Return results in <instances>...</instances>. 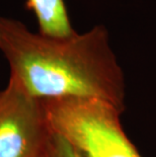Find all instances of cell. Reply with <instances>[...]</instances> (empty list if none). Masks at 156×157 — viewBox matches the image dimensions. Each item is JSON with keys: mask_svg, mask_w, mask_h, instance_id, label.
I'll return each instance as SVG.
<instances>
[{"mask_svg": "<svg viewBox=\"0 0 156 157\" xmlns=\"http://www.w3.org/2000/svg\"><path fill=\"white\" fill-rule=\"evenodd\" d=\"M0 52L8 80L40 101L90 98L125 109L126 82L105 26L50 38L0 16Z\"/></svg>", "mask_w": 156, "mask_h": 157, "instance_id": "cell-1", "label": "cell"}, {"mask_svg": "<svg viewBox=\"0 0 156 157\" xmlns=\"http://www.w3.org/2000/svg\"><path fill=\"white\" fill-rule=\"evenodd\" d=\"M51 129L81 157H142L121 123L122 112L90 98L42 101Z\"/></svg>", "mask_w": 156, "mask_h": 157, "instance_id": "cell-2", "label": "cell"}, {"mask_svg": "<svg viewBox=\"0 0 156 157\" xmlns=\"http://www.w3.org/2000/svg\"><path fill=\"white\" fill-rule=\"evenodd\" d=\"M51 134L43 101L8 80L0 90V157H42Z\"/></svg>", "mask_w": 156, "mask_h": 157, "instance_id": "cell-3", "label": "cell"}, {"mask_svg": "<svg viewBox=\"0 0 156 157\" xmlns=\"http://www.w3.org/2000/svg\"><path fill=\"white\" fill-rule=\"evenodd\" d=\"M26 7L34 12L39 34L50 38H66L75 33L64 0H26Z\"/></svg>", "mask_w": 156, "mask_h": 157, "instance_id": "cell-4", "label": "cell"}, {"mask_svg": "<svg viewBox=\"0 0 156 157\" xmlns=\"http://www.w3.org/2000/svg\"><path fill=\"white\" fill-rule=\"evenodd\" d=\"M42 157H81V155L64 138L52 130Z\"/></svg>", "mask_w": 156, "mask_h": 157, "instance_id": "cell-5", "label": "cell"}]
</instances>
